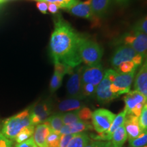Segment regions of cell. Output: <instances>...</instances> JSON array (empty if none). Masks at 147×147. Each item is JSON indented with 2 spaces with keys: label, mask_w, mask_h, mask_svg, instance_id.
Returning a JSON list of instances; mask_svg holds the SVG:
<instances>
[{
  "label": "cell",
  "mask_w": 147,
  "mask_h": 147,
  "mask_svg": "<svg viewBox=\"0 0 147 147\" xmlns=\"http://www.w3.org/2000/svg\"><path fill=\"white\" fill-rule=\"evenodd\" d=\"M81 36L60 14L54 18V30L50 40V55L53 63L59 62L74 68L82 63L79 53Z\"/></svg>",
  "instance_id": "cell-1"
},
{
  "label": "cell",
  "mask_w": 147,
  "mask_h": 147,
  "mask_svg": "<svg viewBox=\"0 0 147 147\" xmlns=\"http://www.w3.org/2000/svg\"><path fill=\"white\" fill-rule=\"evenodd\" d=\"M32 125L30 121V108L17 115L7 119L3 123L1 134L10 140H13L22 129Z\"/></svg>",
  "instance_id": "cell-2"
},
{
  "label": "cell",
  "mask_w": 147,
  "mask_h": 147,
  "mask_svg": "<svg viewBox=\"0 0 147 147\" xmlns=\"http://www.w3.org/2000/svg\"><path fill=\"white\" fill-rule=\"evenodd\" d=\"M103 49L96 42L81 36L79 42V53L82 62L86 65L100 63L103 56Z\"/></svg>",
  "instance_id": "cell-3"
},
{
  "label": "cell",
  "mask_w": 147,
  "mask_h": 147,
  "mask_svg": "<svg viewBox=\"0 0 147 147\" xmlns=\"http://www.w3.org/2000/svg\"><path fill=\"white\" fill-rule=\"evenodd\" d=\"M144 57L130 47L129 46L122 45L117 47L110 59V63L116 69L121 64L126 62H133L137 66L142 65Z\"/></svg>",
  "instance_id": "cell-4"
},
{
  "label": "cell",
  "mask_w": 147,
  "mask_h": 147,
  "mask_svg": "<svg viewBox=\"0 0 147 147\" xmlns=\"http://www.w3.org/2000/svg\"><path fill=\"white\" fill-rule=\"evenodd\" d=\"M121 45L131 47L136 52L147 58V35L132 30L122 36L119 42Z\"/></svg>",
  "instance_id": "cell-5"
},
{
  "label": "cell",
  "mask_w": 147,
  "mask_h": 147,
  "mask_svg": "<svg viewBox=\"0 0 147 147\" xmlns=\"http://www.w3.org/2000/svg\"><path fill=\"white\" fill-rule=\"evenodd\" d=\"M127 115H133L139 117L146 103V99L140 92L134 90L129 91L123 97Z\"/></svg>",
  "instance_id": "cell-6"
},
{
  "label": "cell",
  "mask_w": 147,
  "mask_h": 147,
  "mask_svg": "<svg viewBox=\"0 0 147 147\" xmlns=\"http://www.w3.org/2000/svg\"><path fill=\"white\" fill-rule=\"evenodd\" d=\"M116 115L110 110L100 108L92 113V125L98 134L108 131L113 123Z\"/></svg>",
  "instance_id": "cell-7"
},
{
  "label": "cell",
  "mask_w": 147,
  "mask_h": 147,
  "mask_svg": "<svg viewBox=\"0 0 147 147\" xmlns=\"http://www.w3.org/2000/svg\"><path fill=\"white\" fill-rule=\"evenodd\" d=\"M136 71L127 74L117 72L110 85L112 93L119 97L120 95L127 93L130 91L131 86L134 80Z\"/></svg>",
  "instance_id": "cell-8"
},
{
  "label": "cell",
  "mask_w": 147,
  "mask_h": 147,
  "mask_svg": "<svg viewBox=\"0 0 147 147\" xmlns=\"http://www.w3.org/2000/svg\"><path fill=\"white\" fill-rule=\"evenodd\" d=\"M104 71L101 63L82 67L81 72L82 83H89L97 87L104 76Z\"/></svg>",
  "instance_id": "cell-9"
},
{
  "label": "cell",
  "mask_w": 147,
  "mask_h": 147,
  "mask_svg": "<svg viewBox=\"0 0 147 147\" xmlns=\"http://www.w3.org/2000/svg\"><path fill=\"white\" fill-rule=\"evenodd\" d=\"M82 67L74 69L66 84L67 94L71 98L79 100L84 98L82 92Z\"/></svg>",
  "instance_id": "cell-10"
},
{
  "label": "cell",
  "mask_w": 147,
  "mask_h": 147,
  "mask_svg": "<svg viewBox=\"0 0 147 147\" xmlns=\"http://www.w3.org/2000/svg\"><path fill=\"white\" fill-rule=\"evenodd\" d=\"M51 113L49 103L43 102L37 103L30 108V121L32 125H38L45 122Z\"/></svg>",
  "instance_id": "cell-11"
},
{
  "label": "cell",
  "mask_w": 147,
  "mask_h": 147,
  "mask_svg": "<svg viewBox=\"0 0 147 147\" xmlns=\"http://www.w3.org/2000/svg\"><path fill=\"white\" fill-rule=\"evenodd\" d=\"M110 85H111V82L108 78V77L104 75L102 80L97 86L95 90V95L99 102L102 104H107L114 99L118 97L112 93L110 90Z\"/></svg>",
  "instance_id": "cell-12"
},
{
  "label": "cell",
  "mask_w": 147,
  "mask_h": 147,
  "mask_svg": "<svg viewBox=\"0 0 147 147\" xmlns=\"http://www.w3.org/2000/svg\"><path fill=\"white\" fill-rule=\"evenodd\" d=\"M124 126L129 141L136 138L144 131L140 127L139 117L133 115H127Z\"/></svg>",
  "instance_id": "cell-13"
},
{
  "label": "cell",
  "mask_w": 147,
  "mask_h": 147,
  "mask_svg": "<svg viewBox=\"0 0 147 147\" xmlns=\"http://www.w3.org/2000/svg\"><path fill=\"white\" fill-rule=\"evenodd\" d=\"M142 63L134 79V89L144 95L147 101V58Z\"/></svg>",
  "instance_id": "cell-14"
},
{
  "label": "cell",
  "mask_w": 147,
  "mask_h": 147,
  "mask_svg": "<svg viewBox=\"0 0 147 147\" xmlns=\"http://www.w3.org/2000/svg\"><path fill=\"white\" fill-rule=\"evenodd\" d=\"M51 132L50 127L46 122L36 126L34 129L33 139L38 147H48L47 139Z\"/></svg>",
  "instance_id": "cell-15"
},
{
  "label": "cell",
  "mask_w": 147,
  "mask_h": 147,
  "mask_svg": "<svg viewBox=\"0 0 147 147\" xmlns=\"http://www.w3.org/2000/svg\"><path fill=\"white\" fill-rule=\"evenodd\" d=\"M91 0H86L83 2L79 1L67 11L74 16L90 19L93 17L91 8Z\"/></svg>",
  "instance_id": "cell-16"
},
{
  "label": "cell",
  "mask_w": 147,
  "mask_h": 147,
  "mask_svg": "<svg viewBox=\"0 0 147 147\" xmlns=\"http://www.w3.org/2000/svg\"><path fill=\"white\" fill-rule=\"evenodd\" d=\"M93 129V125L89 121H80L75 123L69 125H64L60 130V135H68V134H75L81 133L85 130H91Z\"/></svg>",
  "instance_id": "cell-17"
},
{
  "label": "cell",
  "mask_w": 147,
  "mask_h": 147,
  "mask_svg": "<svg viewBox=\"0 0 147 147\" xmlns=\"http://www.w3.org/2000/svg\"><path fill=\"white\" fill-rule=\"evenodd\" d=\"M111 0H91V8L93 16L100 18L105 15L110 7Z\"/></svg>",
  "instance_id": "cell-18"
},
{
  "label": "cell",
  "mask_w": 147,
  "mask_h": 147,
  "mask_svg": "<svg viewBox=\"0 0 147 147\" xmlns=\"http://www.w3.org/2000/svg\"><path fill=\"white\" fill-rule=\"evenodd\" d=\"M82 103L79 99L69 98L61 102L59 104L58 109L61 112H71L76 111L81 109Z\"/></svg>",
  "instance_id": "cell-19"
},
{
  "label": "cell",
  "mask_w": 147,
  "mask_h": 147,
  "mask_svg": "<svg viewBox=\"0 0 147 147\" xmlns=\"http://www.w3.org/2000/svg\"><path fill=\"white\" fill-rule=\"evenodd\" d=\"M127 138L124 124L121 125L114 132L111 138V145L113 147H122Z\"/></svg>",
  "instance_id": "cell-20"
},
{
  "label": "cell",
  "mask_w": 147,
  "mask_h": 147,
  "mask_svg": "<svg viewBox=\"0 0 147 147\" xmlns=\"http://www.w3.org/2000/svg\"><path fill=\"white\" fill-rule=\"evenodd\" d=\"M90 141L91 140L87 134H75L66 147H84L89 144Z\"/></svg>",
  "instance_id": "cell-21"
},
{
  "label": "cell",
  "mask_w": 147,
  "mask_h": 147,
  "mask_svg": "<svg viewBox=\"0 0 147 147\" xmlns=\"http://www.w3.org/2000/svg\"><path fill=\"white\" fill-rule=\"evenodd\" d=\"M45 122L50 127L51 131L60 134V130L63 125L61 115H54L49 117Z\"/></svg>",
  "instance_id": "cell-22"
},
{
  "label": "cell",
  "mask_w": 147,
  "mask_h": 147,
  "mask_svg": "<svg viewBox=\"0 0 147 147\" xmlns=\"http://www.w3.org/2000/svg\"><path fill=\"white\" fill-rule=\"evenodd\" d=\"M34 126L32 125L25 127L22 129L21 131L17 134L14 140L18 144L25 142V141L30 138L31 136L34 134Z\"/></svg>",
  "instance_id": "cell-23"
},
{
  "label": "cell",
  "mask_w": 147,
  "mask_h": 147,
  "mask_svg": "<svg viewBox=\"0 0 147 147\" xmlns=\"http://www.w3.org/2000/svg\"><path fill=\"white\" fill-rule=\"evenodd\" d=\"M38 1H45L47 3H52L56 4L59 8L68 10L73 5H76L80 0H38Z\"/></svg>",
  "instance_id": "cell-24"
},
{
  "label": "cell",
  "mask_w": 147,
  "mask_h": 147,
  "mask_svg": "<svg viewBox=\"0 0 147 147\" xmlns=\"http://www.w3.org/2000/svg\"><path fill=\"white\" fill-rule=\"evenodd\" d=\"M61 118L63 124L67 125L74 124L80 121L78 115V110L63 114L61 115Z\"/></svg>",
  "instance_id": "cell-25"
},
{
  "label": "cell",
  "mask_w": 147,
  "mask_h": 147,
  "mask_svg": "<svg viewBox=\"0 0 147 147\" xmlns=\"http://www.w3.org/2000/svg\"><path fill=\"white\" fill-rule=\"evenodd\" d=\"M131 147H141L147 145V130L144 131L136 138L129 141Z\"/></svg>",
  "instance_id": "cell-26"
},
{
  "label": "cell",
  "mask_w": 147,
  "mask_h": 147,
  "mask_svg": "<svg viewBox=\"0 0 147 147\" xmlns=\"http://www.w3.org/2000/svg\"><path fill=\"white\" fill-rule=\"evenodd\" d=\"M55 71L61 76H64L67 74H71L73 72L74 68L64 65V64L59 63V62H55Z\"/></svg>",
  "instance_id": "cell-27"
},
{
  "label": "cell",
  "mask_w": 147,
  "mask_h": 147,
  "mask_svg": "<svg viewBox=\"0 0 147 147\" xmlns=\"http://www.w3.org/2000/svg\"><path fill=\"white\" fill-rule=\"evenodd\" d=\"M63 78V76H60L56 72H54L53 74L50 82V91L52 93L56 91L61 86Z\"/></svg>",
  "instance_id": "cell-28"
},
{
  "label": "cell",
  "mask_w": 147,
  "mask_h": 147,
  "mask_svg": "<svg viewBox=\"0 0 147 147\" xmlns=\"http://www.w3.org/2000/svg\"><path fill=\"white\" fill-rule=\"evenodd\" d=\"M138 67V66H137L136 64H134L133 62H126V63L121 64L117 69H115V70L119 73L127 74L131 72V71H136Z\"/></svg>",
  "instance_id": "cell-29"
},
{
  "label": "cell",
  "mask_w": 147,
  "mask_h": 147,
  "mask_svg": "<svg viewBox=\"0 0 147 147\" xmlns=\"http://www.w3.org/2000/svg\"><path fill=\"white\" fill-rule=\"evenodd\" d=\"M60 137V134L51 131L47 139L48 147H59Z\"/></svg>",
  "instance_id": "cell-30"
},
{
  "label": "cell",
  "mask_w": 147,
  "mask_h": 147,
  "mask_svg": "<svg viewBox=\"0 0 147 147\" xmlns=\"http://www.w3.org/2000/svg\"><path fill=\"white\" fill-rule=\"evenodd\" d=\"M132 30L138 31V32H142L143 34L147 35V15L142 18V19L139 20L134 25Z\"/></svg>",
  "instance_id": "cell-31"
},
{
  "label": "cell",
  "mask_w": 147,
  "mask_h": 147,
  "mask_svg": "<svg viewBox=\"0 0 147 147\" xmlns=\"http://www.w3.org/2000/svg\"><path fill=\"white\" fill-rule=\"evenodd\" d=\"M96 87L92 84L82 83V92L84 97L93 96L95 95Z\"/></svg>",
  "instance_id": "cell-32"
},
{
  "label": "cell",
  "mask_w": 147,
  "mask_h": 147,
  "mask_svg": "<svg viewBox=\"0 0 147 147\" xmlns=\"http://www.w3.org/2000/svg\"><path fill=\"white\" fill-rule=\"evenodd\" d=\"M78 115L80 121H89L91 119L92 112L89 108L84 107L78 110Z\"/></svg>",
  "instance_id": "cell-33"
},
{
  "label": "cell",
  "mask_w": 147,
  "mask_h": 147,
  "mask_svg": "<svg viewBox=\"0 0 147 147\" xmlns=\"http://www.w3.org/2000/svg\"><path fill=\"white\" fill-rule=\"evenodd\" d=\"M139 125L143 131L147 130V107L144 105L139 117Z\"/></svg>",
  "instance_id": "cell-34"
},
{
  "label": "cell",
  "mask_w": 147,
  "mask_h": 147,
  "mask_svg": "<svg viewBox=\"0 0 147 147\" xmlns=\"http://www.w3.org/2000/svg\"><path fill=\"white\" fill-rule=\"evenodd\" d=\"M74 134H68V135H61L59 144V147H66L68 144L69 141L72 138Z\"/></svg>",
  "instance_id": "cell-35"
},
{
  "label": "cell",
  "mask_w": 147,
  "mask_h": 147,
  "mask_svg": "<svg viewBox=\"0 0 147 147\" xmlns=\"http://www.w3.org/2000/svg\"><path fill=\"white\" fill-rule=\"evenodd\" d=\"M12 140L6 138L2 134H0V147H12Z\"/></svg>",
  "instance_id": "cell-36"
},
{
  "label": "cell",
  "mask_w": 147,
  "mask_h": 147,
  "mask_svg": "<svg viewBox=\"0 0 147 147\" xmlns=\"http://www.w3.org/2000/svg\"><path fill=\"white\" fill-rule=\"evenodd\" d=\"M14 147H38V146L36 144L32 137L27 140L25 141V142L17 144Z\"/></svg>",
  "instance_id": "cell-37"
},
{
  "label": "cell",
  "mask_w": 147,
  "mask_h": 147,
  "mask_svg": "<svg viewBox=\"0 0 147 147\" xmlns=\"http://www.w3.org/2000/svg\"><path fill=\"white\" fill-rule=\"evenodd\" d=\"M36 6L37 8H38L42 14H47L48 3L45 2V1H38L36 3Z\"/></svg>",
  "instance_id": "cell-38"
},
{
  "label": "cell",
  "mask_w": 147,
  "mask_h": 147,
  "mask_svg": "<svg viewBox=\"0 0 147 147\" xmlns=\"http://www.w3.org/2000/svg\"><path fill=\"white\" fill-rule=\"evenodd\" d=\"M106 144L105 141H90V142L84 147H104Z\"/></svg>",
  "instance_id": "cell-39"
},
{
  "label": "cell",
  "mask_w": 147,
  "mask_h": 147,
  "mask_svg": "<svg viewBox=\"0 0 147 147\" xmlns=\"http://www.w3.org/2000/svg\"><path fill=\"white\" fill-rule=\"evenodd\" d=\"M59 7L55 3H48V10L53 14H56L59 11Z\"/></svg>",
  "instance_id": "cell-40"
},
{
  "label": "cell",
  "mask_w": 147,
  "mask_h": 147,
  "mask_svg": "<svg viewBox=\"0 0 147 147\" xmlns=\"http://www.w3.org/2000/svg\"><path fill=\"white\" fill-rule=\"evenodd\" d=\"M129 1V0H115V1L116 3H118V4H120V5L126 4V3H127Z\"/></svg>",
  "instance_id": "cell-41"
},
{
  "label": "cell",
  "mask_w": 147,
  "mask_h": 147,
  "mask_svg": "<svg viewBox=\"0 0 147 147\" xmlns=\"http://www.w3.org/2000/svg\"><path fill=\"white\" fill-rule=\"evenodd\" d=\"M104 147H113V146L111 145V143H110V141H108V142H106V144Z\"/></svg>",
  "instance_id": "cell-42"
},
{
  "label": "cell",
  "mask_w": 147,
  "mask_h": 147,
  "mask_svg": "<svg viewBox=\"0 0 147 147\" xmlns=\"http://www.w3.org/2000/svg\"><path fill=\"white\" fill-rule=\"evenodd\" d=\"M5 0H0V3H3V1H4Z\"/></svg>",
  "instance_id": "cell-43"
},
{
  "label": "cell",
  "mask_w": 147,
  "mask_h": 147,
  "mask_svg": "<svg viewBox=\"0 0 147 147\" xmlns=\"http://www.w3.org/2000/svg\"><path fill=\"white\" fill-rule=\"evenodd\" d=\"M141 147H147V145H146V146H141Z\"/></svg>",
  "instance_id": "cell-44"
},
{
  "label": "cell",
  "mask_w": 147,
  "mask_h": 147,
  "mask_svg": "<svg viewBox=\"0 0 147 147\" xmlns=\"http://www.w3.org/2000/svg\"><path fill=\"white\" fill-rule=\"evenodd\" d=\"M0 129H1V125H0ZM0 134H1V132H0Z\"/></svg>",
  "instance_id": "cell-45"
}]
</instances>
